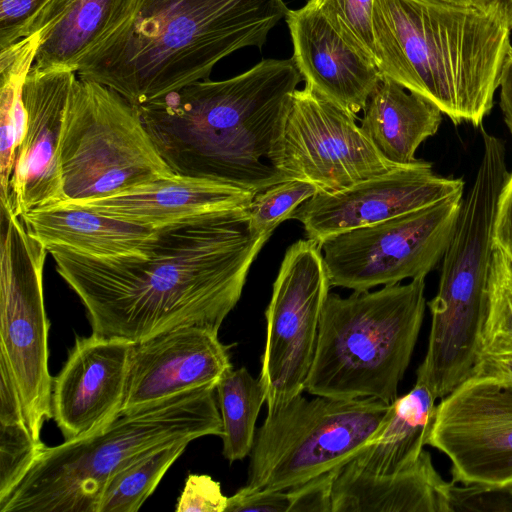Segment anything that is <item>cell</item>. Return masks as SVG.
<instances>
[{
    "mask_svg": "<svg viewBox=\"0 0 512 512\" xmlns=\"http://www.w3.org/2000/svg\"><path fill=\"white\" fill-rule=\"evenodd\" d=\"M269 237L251 231L245 208L158 226L136 253L109 258L50 254L83 303L92 334L137 344L182 326L219 331Z\"/></svg>",
    "mask_w": 512,
    "mask_h": 512,
    "instance_id": "cell-1",
    "label": "cell"
},
{
    "mask_svg": "<svg viewBox=\"0 0 512 512\" xmlns=\"http://www.w3.org/2000/svg\"><path fill=\"white\" fill-rule=\"evenodd\" d=\"M302 76L293 58L264 59L226 80H199L138 110L175 175L254 194L288 180L274 164Z\"/></svg>",
    "mask_w": 512,
    "mask_h": 512,
    "instance_id": "cell-2",
    "label": "cell"
},
{
    "mask_svg": "<svg viewBox=\"0 0 512 512\" xmlns=\"http://www.w3.org/2000/svg\"><path fill=\"white\" fill-rule=\"evenodd\" d=\"M288 11L283 0H128L80 61L77 74L139 109L209 79L213 67L233 52L261 48Z\"/></svg>",
    "mask_w": 512,
    "mask_h": 512,
    "instance_id": "cell-3",
    "label": "cell"
},
{
    "mask_svg": "<svg viewBox=\"0 0 512 512\" xmlns=\"http://www.w3.org/2000/svg\"><path fill=\"white\" fill-rule=\"evenodd\" d=\"M375 63L387 77L436 105L454 124L477 127L493 106L510 49L494 11L423 0H374Z\"/></svg>",
    "mask_w": 512,
    "mask_h": 512,
    "instance_id": "cell-4",
    "label": "cell"
},
{
    "mask_svg": "<svg viewBox=\"0 0 512 512\" xmlns=\"http://www.w3.org/2000/svg\"><path fill=\"white\" fill-rule=\"evenodd\" d=\"M222 435L215 388L204 387L122 413L101 431L46 447L0 502V512H99L112 475L127 461L176 440Z\"/></svg>",
    "mask_w": 512,
    "mask_h": 512,
    "instance_id": "cell-5",
    "label": "cell"
},
{
    "mask_svg": "<svg viewBox=\"0 0 512 512\" xmlns=\"http://www.w3.org/2000/svg\"><path fill=\"white\" fill-rule=\"evenodd\" d=\"M482 135L480 165L442 258L437 293L428 302V347L416 381L425 384L437 399L472 375L481 351L495 249L494 223L510 174L504 143L485 130Z\"/></svg>",
    "mask_w": 512,
    "mask_h": 512,
    "instance_id": "cell-6",
    "label": "cell"
},
{
    "mask_svg": "<svg viewBox=\"0 0 512 512\" xmlns=\"http://www.w3.org/2000/svg\"><path fill=\"white\" fill-rule=\"evenodd\" d=\"M425 278L343 298L329 293L305 391L392 403L425 313Z\"/></svg>",
    "mask_w": 512,
    "mask_h": 512,
    "instance_id": "cell-7",
    "label": "cell"
},
{
    "mask_svg": "<svg viewBox=\"0 0 512 512\" xmlns=\"http://www.w3.org/2000/svg\"><path fill=\"white\" fill-rule=\"evenodd\" d=\"M391 403L302 394L267 412L249 454L247 484L291 490L350 462L384 426Z\"/></svg>",
    "mask_w": 512,
    "mask_h": 512,
    "instance_id": "cell-8",
    "label": "cell"
},
{
    "mask_svg": "<svg viewBox=\"0 0 512 512\" xmlns=\"http://www.w3.org/2000/svg\"><path fill=\"white\" fill-rule=\"evenodd\" d=\"M59 160L63 202L105 198L175 176L138 108L115 90L81 78L69 99Z\"/></svg>",
    "mask_w": 512,
    "mask_h": 512,
    "instance_id": "cell-9",
    "label": "cell"
},
{
    "mask_svg": "<svg viewBox=\"0 0 512 512\" xmlns=\"http://www.w3.org/2000/svg\"><path fill=\"white\" fill-rule=\"evenodd\" d=\"M47 254L21 218L0 204V363L10 374L38 443L43 424L52 418L49 321L43 298Z\"/></svg>",
    "mask_w": 512,
    "mask_h": 512,
    "instance_id": "cell-10",
    "label": "cell"
},
{
    "mask_svg": "<svg viewBox=\"0 0 512 512\" xmlns=\"http://www.w3.org/2000/svg\"><path fill=\"white\" fill-rule=\"evenodd\" d=\"M462 195L319 242L330 286L361 292L425 278L451 241Z\"/></svg>",
    "mask_w": 512,
    "mask_h": 512,
    "instance_id": "cell-11",
    "label": "cell"
},
{
    "mask_svg": "<svg viewBox=\"0 0 512 512\" xmlns=\"http://www.w3.org/2000/svg\"><path fill=\"white\" fill-rule=\"evenodd\" d=\"M321 247L299 240L286 251L265 311L260 381L267 412L305 391L329 294Z\"/></svg>",
    "mask_w": 512,
    "mask_h": 512,
    "instance_id": "cell-12",
    "label": "cell"
},
{
    "mask_svg": "<svg viewBox=\"0 0 512 512\" xmlns=\"http://www.w3.org/2000/svg\"><path fill=\"white\" fill-rule=\"evenodd\" d=\"M356 118L308 85L296 89L274 164L289 179L335 192L398 167L385 160Z\"/></svg>",
    "mask_w": 512,
    "mask_h": 512,
    "instance_id": "cell-13",
    "label": "cell"
},
{
    "mask_svg": "<svg viewBox=\"0 0 512 512\" xmlns=\"http://www.w3.org/2000/svg\"><path fill=\"white\" fill-rule=\"evenodd\" d=\"M427 445L458 484L512 482V380L472 374L436 405Z\"/></svg>",
    "mask_w": 512,
    "mask_h": 512,
    "instance_id": "cell-14",
    "label": "cell"
},
{
    "mask_svg": "<svg viewBox=\"0 0 512 512\" xmlns=\"http://www.w3.org/2000/svg\"><path fill=\"white\" fill-rule=\"evenodd\" d=\"M461 179L436 175L430 162L418 159L348 188L319 191L303 202L290 219L302 223L307 238L327 237L376 224L463 194Z\"/></svg>",
    "mask_w": 512,
    "mask_h": 512,
    "instance_id": "cell-15",
    "label": "cell"
},
{
    "mask_svg": "<svg viewBox=\"0 0 512 512\" xmlns=\"http://www.w3.org/2000/svg\"><path fill=\"white\" fill-rule=\"evenodd\" d=\"M76 72L32 65L22 91L27 126L17 148L5 206L20 217L65 200L59 146Z\"/></svg>",
    "mask_w": 512,
    "mask_h": 512,
    "instance_id": "cell-16",
    "label": "cell"
},
{
    "mask_svg": "<svg viewBox=\"0 0 512 512\" xmlns=\"http://www.w3.org/2000/svg\"><path fill=\"white\" fill-rule=\"evenodd\" d=\"M133 344L77 337L52 386V418L64 441L89 437L122 414Z\"/></svg>",
    "mask_w": 512,
    "mask_h": 512,
    "instance_id": "cell-17",
    "label": "cell"
},
{
    "mask_svg": "<svg viewBox=\"0 0 512 512\" xmlns=\"http://www.w3.org/2000/svg\"><path fill=\"white\" fill-rule=\"evenodd\" d=\"M217 330L182 326L133 344L122 413L184 392L216 388L233 367Z\"/></svg>",
    "mask_w": 512,
    "mask_h": 512,
    "instance_id": "cell-18",
    "label": "cell"
},
{
    "mask_svg": "<svg viewBox=\"0 0 512 512\" xmlns=\"http://www.w3.org/2000/svg\"><path fill=\"white\" fill-rule=\"evenodd\" d=\"M285 20L305 85L357 118L383 79L377 66L351 48L315 7L306 3L289 10Z\"/></svg>",
    "mask_w": 512,
    "mask_h": 512,
    "instance_id": "cell-19",
    "label": "cell"
},
{
    "mask_svg": "<svg viewBox=\"0 0 512 512\" xmlns=\"http://www.w3.org/2000/svg\"><path fill=\"white\" fill-rule=\"evenodd\" d=\"M448 484L426 450L391 474L369 473L348 462L333 474L331 512H449Z\"/></svg>",
    "mask_w": 512,
    "mask_h": 512,
    "instance_id": "cell-20",
    "label": "cell"
},
{
    "mask_svg": "<svg viewBox=\"0 0 512 512\" xmlns=\"http://www.w3.org/2000/svg\"><path fill=\"white\" fill-rule=\"evenodd\" d=\"M254 195L230 185L175 175L105 198L70 203L157 227L200 213L245 209Z\"/></svg>",
    "mask_w": 512,
    "mask_h": 512,
    "instance_id": "cell-21",
    "label": "cell"
},
{
    "mask_svg": "<svg viewBox=\"0 0 512 512\" xmlns=\"http://www.w3.org/2000/svg\"><path fill=\"white\" fill-rule=\"evenodd\" d=\"M27 231L48 251L109 258L140 252L157 227L138 224L61 202L20 216Z\"/></svg>",
    "mask_w": 512,
    "mask_h": 512,
    "instance_id": "cell-22",
    "label": "cell"
},
{
    "mask_svg": "<svg viewBox=\"0 0 512 512\" xmlns=\"http://www.w3.org/2000/svg\"><path fill=\"white\" fill-rule=\"evenodd\" d=\"M128 0H50L32 22L38 33L33 65L77 73L83 57L115 24Z\"/></svg>",
    "mask_w": 512,
    "mask_h": 512,
    "instance_id": "cell-23",
    "label": "cell"
},
{
    "mask_svg": "<svg viewBox=\"0 0 512 512\" xmlns=\"http://www.w3.org/2000/svg\"><path fill=\"white\" fill-rule=\"evenodd\" d=\"M364 111L360 128L380 155L395 166L417 162L416 150L437 132L442 121L436 105L387 77Z\"/></svg>",
    "mask_w": 512,
    "mask_h": 512,
    "instance_id": "cell-24",
    "label": "cell"
},
{
    "mask_svg": "<svg viewBox=\"0 0 512 512\" xmlns=\"http://www.w3.org/2000/svg\"><path fill=\"white\" fill-rule=\"evenodd\" d=\"M436 400L425 384L416 381L391 403L384 426L350 462L373 474L395 473L415 463L427 445Z\"/></svg>",
    "mask_w": 512,
    "mask_h": 512,
    "instance_id": "cell-25",
    "label": "cell"
},
{
    "mask_svg": "<svg viewBox=\"0 0 512 512\" xmlns=\"http://www.w3.org/2000/svg\"><path fill=\"white\" fill-rule=\"evenodd\" d=\"M39 46L34 33L0 50V203L6 204L15 156L27 126L22 91Z\"/></svg>",
    "mask_w": 512,
    "mask_h": 512,
    "instance_id": "cell-26",
    "label": "cell"
},
{
    "mask_svg": "<svg viewBox=\"0 0 512 512\" xmlns=\"http://www.w3.org/2000/svg\"><path fill=\"white\" fill-rule=\"evenodd\" d=\"M215 391L222 421V454L230 462L242 460L252 450L256 421L265 403L262 383L245 367L232 368Z\"/></svg>",
    "mask_w": 512,
    "mask_h": 512,
    "instance_id": "cell-27",
    "label": "cell"
},
{
    "mask_svg": "<svg viewBox=\"0 0 512 512\" xmlns=\"http://www.w3.org/2000/svg\"><path fill=\"white\" fill-rule=\"evenodd\" d=\"M190 442H169L146 450L127 461L107 483L99 512L139 510Z\"/></svg>",
    "mask_w": 512,
    "mask_h": 512,
    "instance_id": "cell-28",
    "label": "cell"
},
{
    "mask_svg": "<svg viewBox=\"0 0 512 512\" xmlns=\"http://www.w3.org/2000/svg\"><path fill=\"white\" fill-rule=\"evenodd\" d=\"M320 190L314 183L288 179L256 193L247 207L251 231L270 235L276 227L291 218L293 212Z\"/></svg>",
    "mask_w": 512,
    "mask_h": 512,
    "instance_id": "cell-29",
    "label": "cell"
},
{
    "mask_svg": "<svg viewBox=\"0 0 512 512\" xmlns=\"http://www.w3.org/2000/svg\"><path fill=\"white\" fill-rule=\"evenodd\" d=\"M45 445L33 438L25 417H0V502L20 484Z\"/></svg>",
    "mask_w": 512,
    "mask_h": 512,
    "instance_id": "cell-30",
    "label": "cell"
},
{
    "mask_svg": "<svg viewBox=\"0 0 512 512\" xmlns=\"http://www.w3.org/2000/svg\"><path fill=\"white\" fill-rule=\"evenodd\" d=\"M509 346H512V266L495 248L481 351Z\"/></svg>",
    "mask_w": 512,
    "mask_h": 512,
    "instance_id": "cell-31",
    "label": "cell"
},
{
    "mask_svg": "<svg viewBox=\"0 0 512 512\" xmlns=\"http://www.w3.org/2000/svg\"><path fill=\"white\" fill-rule=\"evenodd\" d=\"M335 32L355 51L375 65L372 29L374 0H308Z\"/></svg>",
    "mask_w": 512,
    "mask_h": 512,
    "instance_id": "cell-32",
    "label": "cell"
},
{
    "mask_svg": "<svg viewBox=\"0 0 512 512\" xmlns=\"http://www.w3.org/2000/svg\"><path fill=\"white\" fill-rule=\"evenodd\" d=\"M449 512H512V482L448 484Z\"/></svg>",
    "mask_w": 512,
    "mask_h": 512,
    "instance_id": "cell-33",
    "label": "cell"
},
{
    "mask_svg": "<svg viewBox=\"0 0 512 512\" xmlns=\"http://www.w3.org/2000/svg\"><path fill=\"white\" fill-rule=\"evenodd\" d=\"M50 0H0V50L27 37L28 30Z\"/></svg>",
    "mask_w": 512,
    "mask_h": 512,
    "instance_id": "cell-34",
    "label": "cell"
},
{
    "mask_svg": "<svg viewBox=\"0 0 512 512\" xmlns=\"http://www.w3.org/2000/svg\"><path fill=\"white\" fill-rule=\"evenodd\" d=\"M227 499L220 483L208 475L190 474L176 507L177 512H225Z\"/></svg>",
    "mask_w": 512,
    "mask_h": 512,
    "instance_id": "cell-35",
    "label": "cell"
},
{
    "mask_svg": "<svg viewBox=\"0 0 512 512\" xmlns=\"http://www.w3.org/2000/svg\"><path fill=\"white\" fill-rule=\"evenodd\" d=\"M289 490H267L248 485L228 497L225 512H290Z\"/></svg>",
    "mask_w": 512,
    "mask_h": 512,
    "instance_id": "cell-36",
    "label": "cell"
},
{
    "mask_svg": "<svg viewBox=\"0 0 512 512\" xmlns=\"http://www.w3.org/2000/svg\"><path fill=\"white\" fill-rule=\"evenodd\" d=\"M334 472L289 490L292 496L290 512H331V483Z\"/></svg>",
    "mask_w": 512,
    "mask_h": 512,
    "instance_id": "cell-37",
    "label": "cell"
},
{
    "mask_svg": "<svg viewBox=\"0 0 512 512\" xmlns=\"http://www.w3.org/2000/svg\"><path fill=\"white\" fill-rule=\"evenodd\" d=\"M493 244L512 266V173L509 174L498 200Z\"/></svg>",
    "mask_w": 512,
    "mask_h": 512,
    "instance_id": "cell-38",
    "label": "cell"
},
{
    "mask_svg": "<svg viewBox=\"0 0 512 512\" xmlns=\"http://www.w3.org/2000/svg\"><path fill=\"white\" fill-rule=\"evenodd\" d=\"M472 374L512 380V346L481 351Z\"/></svg>",
    "mask_w": 512,
    "mask_h": 512,
    "instance_id": "cell-39",
    "label": "cell"
},
{
    "mask_svg": "<svg viewBox=\"0 0 512 512\" xmlns=\"http://www.w3.org/2000/svg\"><path fill=\"white\" fill-rule=\"evenodd\" d=\"M500 107L512 134V47L508 50L499 77Z\"/></svg>",
    "mask_w": 512,
    "mask_h": 512,
    "instance_id": "cell-40",
    "label": "cell"
},
{
    "mask_svg": "<svg viewBox=\"0 0 512 512\" xmlns=\"http://www.w3.org/2000/svg\"><path fill=\"white\" fill-rule=\"evenodd\" d=\"M486 9L496 12L512 28V0H481Z\"/></svg>",
    "mask_w": 512,
    "mask_h": 512,
    "instance_id": "cell-41",
    "label": "cell"
},
{
    "mask_svg": "<svg viewBox=\"0 0 512 512\" xmlns=\"http://www.w3.org/2000/svg\"><path fill=\"white\" fill-rule=\"evenodd\" d=\"M423 1L455 5V6H479V7L485 8L483 6L481 0H423Z\"/></svg>",
    "mask_w": 512,
    "mask_h": 512,
    "instance_id": "cell-42",
    "label": "cell"
}]
</instances>
